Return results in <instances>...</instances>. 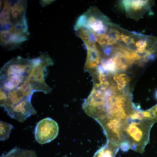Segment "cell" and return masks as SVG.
<instances>
[{"label":"cell","mask_w":157,"mask_h":157,"mask_svg":"<svg viewBox=\"0 0 157 157\" xmlns=\"http://www.w3.org/2000/svg\"><path fill=\"white\" fill-rule=\"evenodd\" d=\"M1 45L9 50L19 47L29 38L26 0L1 1Z\"/></svg>","instance_id":"cell-1"},{"label":"cell","mask_w":157,"mask_h":157,"mask_svg":"<svg viewBox=\"0 0 157 157\" xmlns=\"http://www.w3.org/2000/svg\"><path fill=\"white\" fill-rule=\"evenodd\" d=\"M152 122L149 119L127 120L125 129V142L131 149L142 153L147 144Z\"/></svg>","instance_id":"cell-2"},{"label":"cell","mask_w":157,"mask_h":157,"mask_svg":"<svg viewBox=\"0 0 157 157\" xmlns=\"http://www.w3.org/2000/svg\"><path fill=\"white\" fill-rule=\"evenodd\" d=\"M38 59V57L28 59L20 56L13 58L1 68L0 78L18 85H22L30 75Z\"/></svg>","instance_id":"cell-3"},{"label":"cell","mask_w":157,"mask_h":157,"mask_svg":"<svg viewBox=\"0 0 157 157\" xmlns=\"http://www.w3.org/2000/svg\"><path fill=\"white\" fill-rule=\"evenodd\" d=\"M38 57L37 63L25 81L29 83L34 92L49 93L51 89L45 81L44 72L47 67L53 64V61L47 52L43 53Z\"/></svg>","instance_id":"cell-4"},{"label":"cell","mask_w":157,"mask_h":157,"mask_svg":"<svg viewBox=\"0 0 157 157\" xmlns=\"http://www.w3.org/2000/svg\"><path fill=\"white\" fill-rule=\"evenodd\" d=\"M127 120L116 118H104L97 121L101 126L108 142L119 146L125 142V129Z\"/></svg>","instance_id":"cell-5"},{"label":"cell","mask_w":157,"mask_h":157,"mask_svg":"<svg viewBox=\"0 0 157 157\" xmlns=\"http://www.w3.org/2000/svg\"><path fill=\"white\" fill-rule=\"evenodd\" d=\"M59 127L57 123L49 117L39 121L35 127L34 134L37 141L40 144L49 142L57 136Z\"/></svg>","instance_id":"cell-6"},{"label":"cell","mask_w":157,"mask_h":157,"mask_svg":"<svg viewBox=\"0 0 157 157\" xmlns=\"http://www.w3.org/2000/svg\"><path fill=\"white\" fill-rule=\"evenodd\" d=\"M126 16L137 21L142 17L146 12L154 4L152 0H123Z\"/></svg>","instance_id":"cell-7"},{"label":"cell","mask_w":157,"mask_h":157,"mask_svg":"<svg viewBox=\"0 0 157 157\" xmlns=\"http://www.w3.org/2000/svg\"><path fill=\"white\" fill-rule=\"evenodd\" d=\"M34 92L31 87L24 83L20 87L8 92L7 97L2 107L5 110L24 101L31 100Z\"/></svg>","instance_id":"cell-8"},{"label":"cell","mask_w":157,"mask_h":157,"mask_svg":"<svg viewBox=\"0 0 157 157\" xmlns=\"http://www.w3.org/2000/svg\"><path fill=\"white\" fill-rule=\"evenodd\" d=\"M11 118L23 122L31 115H35L37 111L33 106L31 100H26L14 106L5 110Z\"/></svg>","instance_id":"cell-9"},{"label":"cell","mask_w":157,"mask_h":157,"mask_svg":"<svg viewBox=\"0 0 157 157\" xmlns=\"http://www.w3.org/2000/svg\"><path fill=\"white\" fill-rule=\"evenodd\" d=\"M119 148V145L107 141L96 151L93 157H115Z\"/></svg>","instance_id":"cell-10"},{"label":"cell","mask_w":157,"mask_h":157,"mask_svg":"<svg viewBox=\"0 0 157 157\" xmlns=\"http://www.w3.org/2000/svg\"><path fill=\"white\" fill-rule=\"evenodd\" d=\"M0 157H37V156L33 150L21 149L15 147Z\"/></svg>","instance_id":"cell-11"},{"label":"cell","mask_w":157,"mask_h":157,"mask_svg":"<svg viewBox=\"0 0 157 157\" xmlns=\"http://www.w3.org/2000/svg\"><path fill=\"white\" fill-rule=\"evenodd\" d=\"M13 126L11 124L1 121L0 122V140L5 141L9 138Z\"/></svg>","instance_id":"cell-12"},{"label":"cell","mask_w":157,"mask_h":157,"mask_svg":"<svg viewBox=\"0 0 157 157\" xmlns=\"http://www.w3.org/2000/svg\"><path fill=\"white\" fill-rule=\"evenodd\" d=\"M8 95V92L0 88V106H2Z\"/></svg>","instance_id":"cell-13"},{"label":"cell","mask_w":157,"mask_h":157,"mask_svg":"<svg viewBox=\"0 0 157 157\" xmlns=\"http://www.w3.org/2000/svg\"><path fill=\"white\" fill-rule=\"evenodd\" d=\"M52 1V0H41L40 1V3L42 6H44L49 4Z\"/></svg>","instance_id":"cell-14"}]
</instances>
